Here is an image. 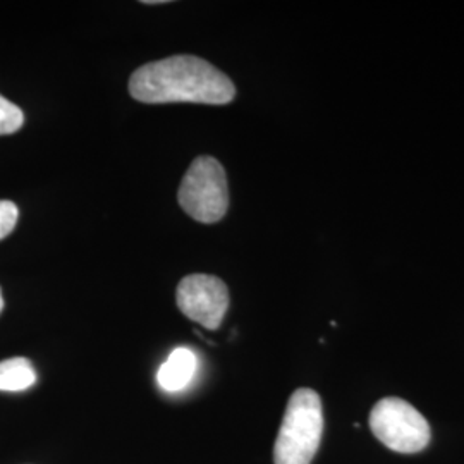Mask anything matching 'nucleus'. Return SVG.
<instances>
[{"label": "nucleus", "mask_w": 464, "mask_h": 464, "mask_svg": "<svg viewBox=\"0 0 464 464\" xmlns=\"http://www.w3.org/2000/svg\"><path fill=\"white\" fill-rule=\"evenodd\" d=\"M184 212L201 224H216L229 208L227 176L222 164L208 155L197 157L186 170L178 191Z\"/></svg>", "instance_id": "7ed1b4c3"}, {"label": "nucleus", "mask_w": 464, "mask_h": 464, "mask_svg": "<svg viewBox=\"0 0 464 464\" xmlns=\"http://www.w3.org/2000/svg\"><path fill=\"white\" fill-rule=\"evenodd\" d=\"M36 382V372L26 358H9L0 362V391L21 392L30 389Z\"/></svg>", "instance_id": "0eeeda50"}, {"label": "nucleus", "mask_w": 464, "mask_h": 464, "mask_svg": "<svg viewBox=\"0 0 464 464\" xmlns=\"http://www.w3.org/2000/svg\"><path fill=\"white\" fill-rule=\"evenodd\" d=\"M198 360L191 349H174L157 373V383L166 392H179L193 381Z\"/></svg>", "instance_id": "423d86ee"}, {"label": "nucleus", "mask_w": 464, "mask_h": 464, "mask_svg": "<svg viewBox=\"0 0 464 464\" xmlns=\"http://www.w3.org/2000/svg\"><path fill=\"white\" fill-rule=\"evenodd\" d=\"M176 303L184 316L217 331L229 308V289L216 276L191 274L179 282Z\"/></svg>", "instance_id": "39448f33"}, {"label": "nucleus", "mask_w": 464, "mask_h": 464, "mask_svg": "<svg viewBox=\"0 0 464 464\" xmlns=\"http://www.w3.org/2000/svg\"><path fill=\"white\" fill-rule=\"evenodd\" d=\"M17 217H19V210L16 203L9 199H0V239H4L5 236L14 231Z\"/></svg>", "instance_id": "1a4fd4ad"}, {"label": "nucleus", "mask_w": 464, "mask_h": 464, "mask_svg": "<svg viewBox=\"0 0 464 464\" xmlns=\"http://www.w3.org/2000/svg\"><path fill=\"white\" fill-rule=\"evenodd\" d=\"M370 429L383 446L401 454H415L430 442L429 421L410 402L399 398L382 399L373 406Z\"/></svg>", "instance_id": "20e7f679"}, {"label": "nucleus", "mask_w": 464, "mask_h": 464, "mask_svg": "<svg viewBox=\"0 0 464 464\" xmlns=\"http://www.w3.org/2000/svg\"><path fill=\"white\" fill-rule=\"evenodd\" d=\"M4 310V298H2V291H0V312Z\"/></svg>", "instance_id": "9d476101"}, {"label": "nucleus", "mask_w": 464, "mask_h": 464, "mask_svg": "<svg viewBox=\"0 0 464 464\" xmlns=\"http://www.w3.org/2000/svg\"><path fill=\"white\" fill-rule=\"evenodd\" d=\"M130 95L143 103L226 105L236 97V86L205 59L172 55L138 67L130 78Z\"/></svg>", "instance_id": "f257e3e1"}, {"label": "nucleus", "mask_w": 464, "mask_h": 464, "mask_svg": "<svg viewBox=\"0 0 464 464\" xmlns=\"http://www.w3.org/2000/svg\"><path fill=\"white\" fill-rule=\"evenodd\" d=\"M324 435L322 399L312 389H298L287 402L274 448L276 464H312Z\"/></svg>", "instance_id": "f03ea898"}, {"label": "nucleus", "mask_w": 464, "mask_h": 464, "mask_svg": "<svg viewBox=\"0 0 464 464\" xmlns=\"http://www.w3.org/2000/svg\"><path fill=\"white\" fill-rule=\"evenodd\" d=\"M24 124V114L16 103L0 95V136L19 131Z\"/></svg>", "instance_id": "6e6552de"}]
</instances>
